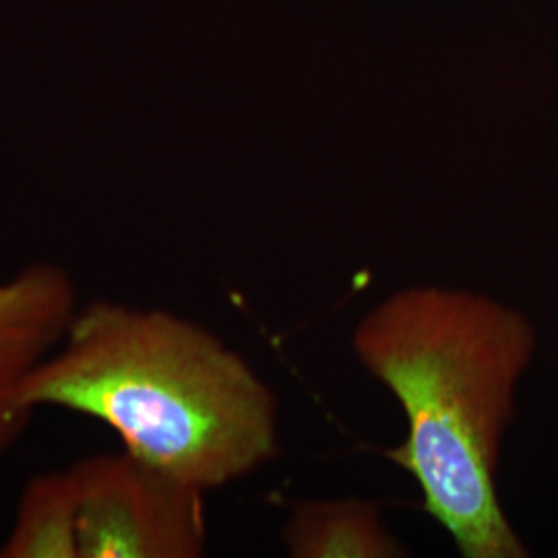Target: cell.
Wrapping results in <instances>:
<instances>
[{
	"label": "cell",
	"mask_w": 558,
	"mask_h": 558,
	"mask_svg": "<svg viewBox=\"0 0 558 558\" xmlns=\"http://www.w3.org/2000/svg\"><path fill=\"white\" fill-rule=\"evenodd\" d=\"M80 490L73 465L46 472L23 488L0 558H80Z\"/></svg>",
	"instance_id": "6"
},
{
	"label": "cell",
	"mask_w": 558,
	"mask_h": 558,
	"mask_svg": "<svg viewBox=\"0 0 558 558\" xmlns=\"http://www.w3.org/2000/svg\"><path fill=\"white\" fill-rule=\"evenodd\" d=\"M29 418V412L21 410L11 401L7 387H0V458L15 440L20 439Z\"/></svg>",
	"instance_id": "7"
},
{
	"label": "cell",
	"mask_w": 558,
	"mask_h": 558,
	"mask_svg": "<svg viewBox=\"0 0 558 558\" xmlns=\"http://www.w3.org/2000/svg\"><path fill=\"white\" fill-rule=\"evenodd\" d=\"M73 472L80 490V558L203 557V490L124 449L81 459Z\"/></svg>",
	"instance_id": "3"
},
{
	"label": "cell",
	"mask_w": 558,
	"mask_h": 558,
	"mask_svg": "<svg viewBox=\"0 0 558 558\" xmlns=\"http://www.w3.org/2000/svg\"><path fill=\"white\" fill-rule=\"evenodd\" d=\"M77 311L66 269L32 263L0 281V387H9L46 359Z\"/></svg>",
	"instance_id": "4"
},
{
	"label": "cell",
	"mask_w": 558,
	"mask_h": 558,
	"mask_svg": "<svg viewBox=\"0 0 558 558\" xmlns=\"http://www.w3.org/2000/svg\"><path fill=\"white\" fill-rule=\"evenodd\" d=\"M360 364L398 399L405 440L385 451L422 490L463 558H525L497 486L521 377L538 336L523 313L486 294L410 286L354 331Z\"/></svg>",
	"instance_id": "1"
},
{
	"label": "cell",
	"mask_w": 558,
	"mask_h": 558,
	"mask_svg": "<svg viewBox=\"0 0 558 558\" xmlns=\"http://www.w3.org/2000/svg\"><path fill=\"white\" fill-rule=\"evenodd\" d=\"M34 414L60 408L112 428L122 449L203 493L278 453V401L216 333L160 308L77 306L59 345L7 387Z\"/></svg>",
	"instance_id": "2"
},
{
	"label": "cell",
	"mask_w": 558,
	"mask_h": 558,
	"mask_svg": "<svg viewBox=\"0 0 558 558\" xmlns=\"http://www.w3.org/2000/svg\"><path fill=\"white\" fill-rule=\"evenodd\" d=\"M283 542L294 558H398L403 548L380 523L371 500L300 502L283 525Z\"/></svg>",
	"instance_id": "5"
}]
</instances>
